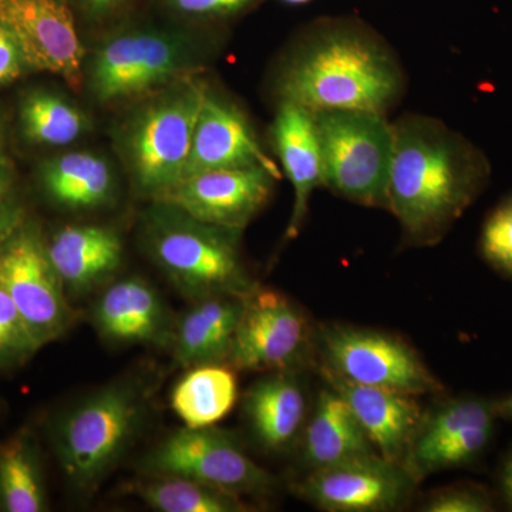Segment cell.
<instances>
[{
	"label": "cell",
	"instance_id": "38",
	"mask_svg": "<svg viewBox=\"0 0 512 512\" xmlns=\"http://www.w3.org/2000/svg\"><path fill=\"white\" fill-rule=\"evenodd\" d=\"M8 160L5 156V126H3V119L0 116V161Z\"/></svg>",
	"mask_w": 512,
	"mask_h": 512
},
{
	"label": "cell",
	"instance_id": "29",
	"mask_svg": "<svg viewBox=\"0 0 512 512\" xmlns=\"http://www.w3.org/2000/svg\"><path fill=\"white\" fill-rule=\"evenodd\" d=\"M37 350L25 320L0 279V369L22 366Z\"/></svg>",
	"mask_w": 512,
	"mask_h": 512
},
{
	"label": "cell",
	"instance_id": "8",
	"mask_svg": "<svg viewBox=\"0 0 512 512\" xmlns=\"http://www.w3.org/2000/svg\"><path fill=\"white\" fill-rule=\"evenodd\" d=\"M0 279L37 345L45 348L72 328L76 312L47 254L39 229L23 221L0 244Z\"/></svg>",
	"mask_w": 512,
	"mask_h": 512
},
{
	"label": "cell",
	"instance_id": "37",
	"mask_svg": "<svg viewBox=\"0 0 512 512\" xmlns=\"http://www.w3.org/2000/svg\"><path fill=\"white\" fill-rule=\"evenodd\" d=\"M495 410H497L498 417L512 420V394L505 397L501 402H495Z\"/></svg>",
	"mask_w": 512,
	"mask_h": 512
},
{
	"label": "cell",
	"instance_id": "11",
	"mask_svg": "<svg viewBox=\"0 0 512 512\" xmlns=\"http://www.w3.org/2000/svg\"><path fill=\"white\" fill-rule=\"evenodd\" d=\"M279 178L259 165L205 171L181 178L157 202L205 224L242 231L268 204Z\"/></svg>",
	"mask_w": 512,
	"mask_h": 512
},
{
	"label": "cell",
	"instance_id": "35",
	"mask_svg": "<svg viewBox=\"0 0 512 512\" xmlns=\"http://www.w3.org/2000/svg\"><path fill=\"white\" fill-rule=\"evenodd\" d=\"M123 2L124 0H80L83 9L86 10L89 15L97 16V18H101V16L113 12V10L119 8Z\"/></svg>",
	"mask_w": 512,
	"mask_h": 512
},
{
	"label": "cell",
	"instance_id": "25",
	"mask_svg": "<svg viewBox=\"0 0 512 512\" xmlns=\"http://www.w3.org/2000/svg\"><path fill=\"white\" fill-rule=\"evenodd\" d=\"M238 399L237 379L221 363L192 367L174 387L171 406L185 427H210L224 419Z\"/></svg>",
	"mask_w": 512,
	"mask_h": 512
},
{
	"label": "cell",
	"instance_id": "2",
	"mask_svg": "<svg viewBox=\"0 0 512 512\" xmlns=\"http://www.w3.org/2000/svg\"><path fill=\"white\" fill-rule=\"evenodd\" d=\"M406 89L397 56L376 30L355 18L320 19L286 57L279 100L303 109L366 110L387 116Z\"/></svg>",
	"mask_w": 512,
	"mask_h": 512
},
{
	"label": "cell",
	"instance_id": "33",
	"mask_svg": "<svg viewBox=\"0 0 512 512\" xmlns=\"http://www.w3.org/2000/svg\"><path fill=\"white\" fill-rule=\"evenodd\" d=\"M23 222L15 177L8 160L0 161V244Z\"/></svg>",
	"mask_w": 512,
	"mask_h": 512
},
{
	"label": "cell",
	"instance_id": "14",
	"mask_svg": "<svg viewBox=\"0 0 512 512\" xmlns=\"http://www.w3.org/2000/svg\"><path fill=\"white\" fill-rule=\"evenodd\" d=\"M412 484L406 468L373 456L315 468L299 485V494L326 511H389L403 503Z\"/></svg>",
	"mask_w": 512,
	"mask_h": 512
},
{
	"label": "cell",
	"instance_id": "20",
	"mask_svg": "<svg viewBox=\"0 0 512 512\" xmlns=\"http://www.w3.org/2000/svg\"><path fill=\"white\" fill-rule=\"evenodd\" d=\"M244 296H212L195 302L175 323L171 348L185 369L228 359Z\"/></svg>",
	"mask_w": 512,
	"mask_h": 512
},
{
	"label": "cell",
	"instance_id": "12",
	"mask_svg": "<svg viewBox=\"0 0 512 512\" xmlns=\"http://www.w3.org/2000/svg\"><path fill=\"white\" fill-rule=\"evenodd\" d=\"M308 322L282 293L255 288L244 296L228 360L241 370H289L308 348Z\"/></svg>",
	"mask_w": 512,
	"mask_h": 512
},
{
	"label": "cell",
	"instance_id": "36",
	"mask_svg": "<svg viewBox=\"0 0 512 512\" xmlns=\"http://www.w3.org/2000/svg\"><path fill=\"white\" fill-rule=\"evenodd\" d=\"M501 490H503L504 498L512 510V454L507 458L503 470H501Z\"/></svg>",
	"mask_w": 512,
	"mask_h": 512
},
{
	"label": "cell",
	"instance_id": "18",
	"mask_svg": "<svg viewBox=\"0 0 512 512\" xmlns=\"http://www.w3.org/2000/svg\"><path fill=\"white\" fill-rule=\"evenodd\" d=\"M276 154L293 188V207L286 237L296 238L309 211L313 191L323 185L322 156L315 116L298 104L279 103L271 127Z\"/></svg>",
	"mask_w": 512,
	"mask_h": 512
},
{
	"label": "cell",
	"instance_id": "23",
	"mask_svg": "<svg viewBox=\"0 0 512 512\" xmlns=\"http://www.w3.org/2000/svg\"><path fill=\"white\" fill-rule=\"evenodd\" d=\"M47 197L67 210H96L113 201L116 178L109 163L93 153H67L40 168Z\"/></svg>",
	"mask_w": 512,
	"mask_h": 512
},
{
	"label": "cell",
	"instance_id": "5",
	"mask_svg": "<svg viewBox=\"0 0 512 512\" xmlns=\"http://www.w3.org/2000/svg\"><path fill=\"white\" fill-rule=\"evenodd\" d=\"M323 187L369 208H389L393 123L366 110L315 111Z\"/></svg>",
	"mask_w": 512,
	"mask_h": 512
},
{
	"label": "cell",
	"instance_id": "7",
	"mask_svg": "<svg viewBox=\"0 0 512 512\" xmlns=\"http://www.w3.org/2000/svg\"><path fill=\"white\" fill-rule=\"evenodd\" d=\"M192 49L181 33L157 28L121 30L104 40L90 66L99 101L131 99L191 76Z\"/></svg>",
	"mask_w": 512,
	"mask_h": 512
},
{
	"label": "cell",
	"instance_id": "16",
	"mask_svg": "<svg viewBox=\"0 0 512 512\" xmlns=\"http://www.w3.org/2000/svg\"><path fill=\"white\" fill-rule=\"evenodd\" d=\"M322 370L330 389L339 393L349 404L377 453L384 460L399 464L419 433V404L409 394L363 386L335 375L328 367Z\"/></svg>",
	"mask_w": 512,
	"mask_h": 512
},
{
	"label": "cell",
	"instance_id": "31",
	"mask_svg": "<svg viewBox=\"0 0 512 512\" xmlns=\"http://www.w3.org/2000/svg\"><path fill=\"white\" fill-rule=\"evenodd\" d=\"M262 0H164L168 9L183 18L218 22L244 15Z\"/></svg>",
	"mask_w": 512,
	"mask_h": 512
},
{
	"label": "cell",
	"instance_id": "9",
	"mask_svg": "<svg viewBox=\"0 0 512 512\" xmlns=\"http://www.w3.org/2000/svg\"><path fill=\"white\" fill-rule=\"evenodd\" d=\"M147 476H174L234 495L265 494L275 480L244 453L227 431L184 427L157 444L141 460Z\"/></svg>",
	"mask_w": 512,
	"mask_h": 512
},
{
	"label": "cell",
	"instance_id": "39",
	"mask_svg": "<svg viewBox=\"0 0 512 512\" xmlns=\"http://www.w3.org/2000/svg\"><path fill=\"white\" fill-rule=\"evenodd\" d=\"M286 3H292V5H299V3H306L309 0H284Z\"/></svg>",
	"mask_w": 512,
	"mask_h": 512
},
{
	"label": "cell",
	"instance_id": "26",
	"mask_svg": "<svg viewBox=\"0 0 512 512\" xmlns=\"http://www.w3.org/2000/svg\"><path fill=\"white\" fill-rule=\"evenodd\" d=\"M20 130L26 140L39 146L63 147L86 133V116L60 94L33 90L19 106Z\"/></svg>",
	"mask_w": 512,
	"mask_h": 512
},
{
	"label": "cell",
	"instance_id": "15",
	"mask_svg": "<svg viewBox=\"0 0 512 512\" xmlns=\"http://www.w3.org/2000/svg\"><path fill=\"white\" fill-rule=\"evenodd\" d=\"M254 165L281 175L278 165L259 144L247 116L235 104L207 92L195 124L183 178L205 171Z\"/></svg>",
	"mask_w": 512,
	"mask_h": 512
},
{
	"label": "cell",
	"instance_id": "19",
	"mask_svg": "<svg viewBox=\"0 0 512 512\" xmlns=\"http://www.w3.org/2000/svg\"><path fill=\"white\" fill-rule=\"evenodd\" d=\"M47 254L72 295H84L119 271L123 244L114 229L101 225H69L46 242Z\"/></svg>",
	"mask_w": 512,
	"mask_h": 512
},
{
	"label": "cell",
	"instance_id": "10",
	"mask_svg": "<svg viewBox=\"0 0 512 512\" xmlns=\"http://www.w3.org/2000/svg\"><path fill=\"white\" fill-rule=\"evenodd\" d=\"M322 350L325 367L349 382L409 396L441 390L420 356L386 333L335 326L323 332Z\"/></svg>",
	"mask_w": 512,
	"mask_h": 512
},
{
	"label": "cell",
	"instance_id": "17",
	"mask_svg": "<svg viewBox=\"0 0 512 512\" xmlns=\"http://www.w3.org/2000/svg\"><path fill=\"white\" fill-rule=\"evenodd\" d=\"M93 322L111 342L160 346L171 345L175 326L156 289L140 278L110 285L94 305Z\"/></svg>",
	"mask_w": 512,
	"mask_h": 512
},
{
	"label": "cell",
	"instance_id": "30",
	"mask_svg": "<svg viewBox=\"0 0 512 512\" xmlns=\"http://www.w3.org/2000/svg\"><path fill=\"white\" fill-rule=\"evenodd\" d=\"M480 251L495 271L512 279V191L488 214L481 229Z\"/></svg>",
	"mask_w": 512,
	"mask_h": 512
},
{
	"label": "cell",
	"instance_id": "6",
	"mask_svg": "<svg viewBox=\"0 0 512 512\" xmlns=\"http://www.w3.org/2000/svg\"><path fill=\"white\" fill-rule=\"evenodd\" d=\"M207 87L192 76L168 84L137 111L124 136L140 190L158 197L183 178Z\"/></svg>",
	"mask_w": 512,
	"mask_h": 512
},
{
	"label": "cell",
	"instance_id": "3",
	"mask_svg": "<svg viewBox=\"0 0 512 512\" xmlns=\"http://www.w3.org/2000/svg\"><path fill=\"white\" fill-rule=\"evenodd\" d=\"M141 380L107 384L53 420L50 440L66 483L90 497L136 441L147 416Z\"/></svg>",
	"mask_w": 512,
	"mask_h": 512
},
{
	"label": "cell",
	"instance_id": "21",
	"mask_svg": "<svg viewBox=\"0 0 512 512\" xmlns=\"http://www.w3.org/2000/svg\"><path fill=\"white\" fill-rule=\"evenodd\" d=\"M349 404L335 390L320 394L303 440V461L315 468L380 456Z\"/></svg>",
	"mask_w": 512,
	"mask_h": 512
},
{
	"label": "cell",
	"instance_id": "1",
	"mask_svg": "<svg viewBox=\"0 0 512 512\" xmlns=\"http://www.w3.org/2000/svg\"><path fill=\"white\" fill-rule=\"evenodd\" d=\"M389 208L412 247H433L483 194L491 163L481 148L434 117L393 123Z\"/></svg>",
	"mask_w": 512,
	"mask_h": 512
},
{
	"label": "cell",
	"instance_id": "4",
	"mask_svg": "<svg viewBox=\"0 0 512 512\" xmlns=\"http://www.w3.org/2000/svg\"><path fill=\"white\" fill-rule=\"evenodd\" d=\"M242 231L205 224L158 202L147 215L144 241L158 268L184 296H245L255 288L241 252Z\"/></svg>",
	"mask_w": 512,
	"mask_h": 512
},
{
	"label": "cell",
	"instance_id": "28",
	"mask_svg": "<svg viewBox=\"0 0 512 512\" xmlns=\"http://www.w3.org/2000/svg\"><path fill=\"white\" fill-rule=\"evenodd\" d=\"M497 417L495 402L490 400L480 399V397H463V399L448 402L437 410L423 429L420 427L406 457L430 450L441 441L450 439L454 434L470 427L493 424Z\"/></svg>",
	"mask_w": 512,
	"mask_h": 512
},
{
	"label": "cell",
	"instance_id": "22",
	"mask_svg": "<svg viewBox=\"0 0 512 512\" xmlns=\"http://www.w3.org/2000/svg\"><path fill=\"white\" fill-rule=\"evenodd\" d=\"M244 410L256 441L269 451L284 450L305 420V394L288 370L272 373L247 390Z\"/></svg>",
	"mask_w": 512,
	"mask_h": 512
},
{
	"label": "cell",
	"instance_id": "27",
	"mask_svg": "<svg viewBox=\"0 0 512 512\" xmlns=\"http://www.w3.org/2000/svg\"><path fill=\"white\" fill-rule=\"evenodd\" d=\"M134 485V494L158 512H241L238 495L174 476H147Z\"/></svg>",
	"mask_w": 512,
	"mask_h": 512
},
{
	"label": "cell",
	"instance_id": "34",
	"mask_svg": "<svg viewBox=\"0 0 512 512\" xmlns=\"http://www.w3.org/2000/svg\"><path fill=\"white\" fill-rule=\"evenodd\" d=\"M28 69L19 43L0 23V89L18 80Z\"/></svg>",
	"mask_w": 512,
	"mask_h": 512
},
{
	"label": "cell",
	"instance_id": "32",
	"mask_svg": "<svg viewBox=\"0 0 512 512\" xmlns=\"http://www.w3.org/2000/svg\"><path fill=\"white\" fill-rule=\"evenodd\" d=\"M494 510L490 495L480 487H454L431 498L424 511L490 512Z\"/></svg>",
	"mask_w": 512,
	"mask_h": 512
},
{
	"label": "cell",
	"instance_id": "24",
	"mask_svg": "<svg viewBox=\"0 0 512 512\" xmlns=\"http://www.w3.org/2000/svg\"><path fill=\"white\" fill-rule=\"evenodd\" d=\"M49 510L42 456L35 434L18 431L0 443V511Z\"/></svg>",
	"mask_w": 512,
	"mask_h": 512
},
{
	"label": "cell",
	"instance_id": "13",
	"mask_svg": "<svg viewBox=\"0 0 512 512\" xmlns=\"http://www.w3.org/2000/svg\"><path fill=\"white\" fill-rule=\"evenodd\" d=\"M0 23L19 43L29 69L79 86L84 47L66 0H0Z\"/></svg>",
	"mask_w": 512,
	"mask_h": 512
}]
</instances>
